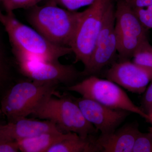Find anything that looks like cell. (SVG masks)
<instances>
[{
  "instance_id": "e0dca14e",
  "label": "cell",
  "mask_w": 152,
  "mask_h": 152,
  "mask_svg": "<svg viewBox=\"0 0 152 152\" xmlns=\"http://www.w3.org/2000/svg\"><path fill=\"white\" fill-rule=\"evenodd\" d=\"M132 58L133 62L152 69V46L148 40L139 47Z\"/></svg>"
},
{
  "instance_id": "484cf974",
  "label": "cell",
  "mask_w": 152,
  "mask_h": 152,
  "mask_svg": "<svg viewBox=\"0 0 152 152\" xmlns=\"http://www.w3.org/2000/svg\"><path fill=\"white\" fill-rule=\"evenodd\" d=\"M2 115H4V114H3L2 111L1 107H0V126L3 124H2L1 121V117L2 116Z\"/></svg>"
},
{
  "instance_id": "6da1fadb",
  "label": "cell",
  "mask_w": 152,
  "mask_h": 152,
  "mask_svg": "<svg viewBox=\"0 0 152 152\" xmlns=\"http://www.w3.org/2000/svg\"><path fill=\"white\" fill-rule=\"evenodd\" d=\"M0 23L8 37L14 57L57 61L73 53L70 48L58 46L50 42L37 30L19 21L13 12L4 14L0 10Z\"/></svg>"
},
{
  "instance_id": "44dd1931",
  "label": "cell",
  "mask_w": 152,
  "mask_h": 152,
  "mask_svg": "<svg viewBox=\"0 0 152 152\" xmlns=\"http://www.w3.org/2000/svg\"><path fill=\"white\" fill-rule=\"evenodd\" d=\"M132 9L144 27L148 30L152 29V5L145 8Z\"/></svg>"
},
{
  "instance_id": "cb8c5ba5",
  "label": "cell",
  "mask_w": 152,
  "mask_h": 152,
  "mask_svg": "<svg viewBox=\"0 0 152 152\" xmlns=\"http://www.w3.org/2000/svg\"><path fill=\"white\" fill-rule=\"evenodd\" d=\"M132 8H145L152 5V0H125Z\"/></svg>"
},
{
  "instance_id": "d4e9b609",
  "label": "cell",
  "mask_w": 152,
  "mask_h": 152,
  "mask_svg": "<svg viewBox=\"0 0 152 152\" xmlns=\"http://www.w3.org/2000/svg\"><path fill=\"white\" fill-rule=\"evenodd\" d=\"M148 115L149 116V119L148 120V121L150 123H151L152 126V109L148 113ZM150 129H152V127H151Z\"/></svg>"
},
{
  "instance_id": "8992f818",
  "label": "cell",
  "mask_w": 152,
  "mask_h": 152,
  "mask_svg": "<svg viewBox=\"0 0 152 152\" xmlns=\"http://www.w3.org/2000/svg\"><path fill=\"white\" fill-rule=\"evenodd\" d=\"M112 0H97L83 11L70 48L84 69L88 65L102 26L104 15Z\"/></svg>"
},
{
  "instance_id": "603a6c76",
  "label": "cell",
  "mask_w": 152,
  "mask_h": 152,
  "mask_svg": "<svg viewBox=\"0 0 152 152\" xmlns=\"http://www.w3.org/2000/svg\"><path fill=\"white\" fill-rule=\"evenodd\" d=\"M19 145L17 141L0 142V152H20Z\"/></svg>"
},
{
  "instance_id": "9a60e30c",
  "label": "cell",
  "mask_w": 152,
  "mask_h": 152,
  "mask_svg": "<svg viewBox=\"0 0 152 152\" xmlns=\"http://www.w3.org/2000/svg\"><path fill=\"white\" fill-rule=\"evenodd\" d=\"M66 133L48 132L18 141L20 151L47 152L50 147L65 137Z\"/></svg>"
},
{
  "instance_id": "4fadbf2b",
  "label": "cell",
  "mask_w": 152,
  "mask_h": 152,
  "mask_svg": "<svg viewBox=\"0 0 152 152\" xmlns=\"http://www.w3.org/2000/svg\"><path fill=\"white\" fill-rule=\"evenodd\" d=\"M140 132L135 124H128L112 132L101 134L95 142L99 152H132Z\"/></svg>"
},
{
  "instance_id": "ffe728a7",
  "label": "cell",
  "mask_w": 152,
  "mask_h": 152,
  "mask_svg": "<svg viewBox=\"0 0 152 152\" xmlns=\"http://www.w3.org/2000/svg\"><path fill=\"white\" fill-rule=\"evenodd\" d=\"M60 7L71 11H77L86 6L92 4L97 0H47Z\"/></svg>"
},
{
  "instance_id": "9c48e42d",
  "label": "cell",
  "mask_w": 152,
  "mask_h": 152,
  "mask_svg": "<svg viewBox=\"0 0 152 152\" xmlns=\"http://www.w3.org/2000/svg\"><path fill=\"white\" fill-rule=\"evenodd\" d=\"M115 4L112 0L106 9L102 26L94 50L88 67L82 72L83 76L94 75L110 64L117 53L115 32Z\"/></svg>"
},
{
  "instance_id": "30bf717a",
  "label": "cell",
  "mask_w": 152,
  "mask_h": 152,
  "mask_svg": "<svg viewBox=\"0 0 152 152\" xmlns=\"http://www.w3.org/2000/svg\"><path fill=\"white\" fill-rule=\"evenodd\" d=\"M106 77L131 92L142 94L152 80V69L130 60L119 61L113 64Z\"/></svg>"
},
{
  "instance_id": "ba28073f",
  "label": "cell",
  "mask_w": 152,
  "mask_h": 152,
  "mask_svg": "<svg viewBox=\"0 0 152 152\" xmlns=\"http://www.w3.org/2000/svg\"><path fill=\"white\" fill-rule=\"evenodd\" d=\"M20 73L34 81L71 84L83 76L72 64L57 61H47L25 57H15Z\"/></svg>"
},
{
  "instance_id": "7402d4cb",
  "label": "cell",
  "mask_w": 152,
  "mask_h": 152,
  "mask_svg": "<svg viewBox=\"0 0 152 152\" xmlns=\"http://www.w3.org/2000/svg\"><path fill=\"white\" fill-rule=\"evenodd\" d=\"M142 99V109L147 114L152 109V80L143 93Z\"/></svg>"
},
{
  "instance_id": "8fae6325",
  "label": "cell",
  "mask_w": 152,
  "mask_h": 152,
  "mask_svg": "<svg viewBox=\"0 0 152 152\" xmlns=\"http://www.w3.org/2000/svg\"><path fill=\"white\" fill-rule=\"evenodd\" d=\"M87 121L101 134L112 132L118 129L130 112L111 108L96 101L81 97L73 98Z\"/></svg>"
},
{
  "instance_id": "7c38bea8",
  "label": "cell",
  "mask_w": 152,
  "mask_h": 152,
  "mask_svg": "<svg viewBox=\"0 0 152 152\" xmlns=\"http://www.w3.org/2000/svg\"><path fill=\"white\" fill-rule=\"evenodd\" d=\"M58 132L61 131L51 121L26 117L1 125L0 142H18L42 133Z\"/></svg>"
},
{
  "instance_id": "5b68a950",
  "label": "cell",
  "mask_w": 152,
  "mask_h": 152,
  "mask_svg": "<svg viewBox=\"0 0 152 152\" xmlns=\"http://www.w3.org/2000/svg\"><path fill=\"white\" fill-rule=\"evenodd\" d=\"M65 89L111 108L127 111L138 114L147 121L149 119L148 114L134 103L119 86L108 79L90 75L80 82L68 86Z\"/></svg>"
},
{
  "instance_id": "5bb4252c",
  "label": "cell",
  "mask_w": 152,
  "mask_h": 152,
  "mask_svg": "<svg viewBox=\"0 0 152 152\" xmlns=\"http://www.w3.org/2000/svg\"><path fill=\"white\" fill-rule=\"evenodd\" d=\"M94 136L83 138L73 132L66 133L65 137L52 145L47 152H96L99 150Z\"/></svg>"
},
{
  "instance_id": "4316f807",
  "label": "cell",
  "mask_w": 152,
  "mask_h": 152,
  "mask_svg": "<svg viewBox=\"0 0 152 152\" xmlns=\"http://www.w3.org/2000/svg\"><path fill=\"white\" fill-rule=\"evenodd\" d=\"M2 0H0V4L2 3Z\"/></svg>"
},
{
  "instance_id": "7a4b0ae2",
  "label": "cell",
  "mask_w": 152,
  "mask_h": 152,
  "mask_svg": "<svg viewBox=\"0 0 152 152\" xmlns=\"http://www.w3.org/2000/svg\"><path fill=\"white\" fill-rule=\"evenodd\" d=\"M28 10L32 27L53 45L70 48L83 12L68 10L49 1Z\"/></svg>"
},
{
  "instance_id": "2e32d148",
  "label": "cell",
  "mask_w": 152,
  "mask_h": 152,
  "mask_svg": "<svg viewBox=\"0 0 152 152\" xmlns=\"http://www.w3.org/2000/svg\"><path fill=\"white\" fill-rule=\"evenodd\" d=\"M12 70L5 44L0 33V95L4 94L12 80Z\"/></svg>"
},
{
  "instance_id": "277c9868",
  "label": "cell",
  "mask_w": 152,
  "mask_h": 152,
  "mask_svg": "<svg viewBox=\"0 0 152 152\" xmlns=\"http://www.w3.org/2000/svg\"><path fill=\"white\" fill-rule=\"evenodd\" d=\"M58 85L26 78L12 84L3 95L1 109L8 122L31 115L48 95L54 93Z\"/></svg>"
},
{
  "instance_id": "d6986e66",
  "label": "cell",
  "mask_w": 152,
  "mask_h": 152,
  "mask_svg": "<svg viewBox=\"0 0 152 152\" xmlns=\"http://www.w3.org/2000/svg\"><path fill=\"white\" fill-rule=\"evenodd\" d=\"M44 0H2L6 12H13L18 9H28L39 5Z\"/></svg>"
},
{
  "instance_id": "ac0fdd59",
  "label": "cell",
  "mask_w": 152,
  "mask_h": 152,
  "mask_svg": "<svg viewBox=\"0 0 152 152\" xmlns=\"http://www.w3.org/2000/svg\"><path fill=\"white\" fill-rule=\"evenodd\" d=\"M132 152H152V129L148 133L140 132L134 144Z\"/></svg>"
},
{
  "instance_id": "3957f363",
  "label": "cell",
  "mask_w": 152,
  "mask_h": 152,
  "mask_svg": "<svg viewBox=\"0 0 152 152\" xmlns=\"http://www.w3.org/2000/svg\"><path fill=\"white\" fill-rule=\"evenodd\" d=\"M55 93L46 97L31 115L52 122L63 133H75L87 138L97 132L85 118L73 98L65 95L54 97Z\"/></svg>"
},
{
  "instance_id": "52a82bcc",
  "label": "cell",
  "mask_w": 152,
  "mask_h": 152,
  "mask_svg": "<svg viewBox=\"0 0 152 152\" xmlns=\"http://www.w3.org/2000/svg\"><path fill=\"white\" fill-rule=\"evenodd\" d=\"M115 32L119 61L130 60L139 47L148 40L144 27L125 0H117L115 9Z\"/></svg>"
}]
</instances>
